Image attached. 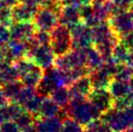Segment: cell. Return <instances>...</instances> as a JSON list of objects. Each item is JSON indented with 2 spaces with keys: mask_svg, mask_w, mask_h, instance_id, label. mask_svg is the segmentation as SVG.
Masks as SVG:
<instances>
[{
  "mask_svg": "<svg viewBox=\"0 0 133 132\" xmlns=\"http://www.w3.org/2000/svg\"><path fill=\"white\" fill-rule=\"evenodd\" d=\"M64 108L66 109L68 117H72L84 126L94 118L101 117V114L88 98L73 97L69 104Z\"/></svg>",
  "mask_w": 133,
  "mask_h": 132,
  "instance_id": "obj_1",
  "label": "cell"
},
{
  "mask_svg": "<svg viewBox=\"0 0 133 132\" xmlns=\"http://www.w3.org/2000/svg\"><path fill=\"white\" fill-rule=\"evenodd\" d=\"M101 117L113 132H122L133 126V106L126 107L124 109L112 108L101 115Z\"/></svg>",
  "mask_w": 133,
  "mask_h": 132,
  "instance_id": "obj_2",
  "label": "cell"
},
{
  "mask_svg": "<svg viewBox=\"0 0 133 132\" xmlns=\"http://www.w3.org/2000/svg\"><path fill=\"white\" fill-rule=\"evenodd\" d=\"M26 43L28 45V52L26 56L31 59L36 65H38L43 70L54 66L56 55L52 51L51 44H36L32 38Z\"/></svg>",
  "mask_w": 133,
  "mask_h": 132,
  "instance_id": "obj_3",
  "label": "cell"
},
{
  "mask_svg": "<svg viewBox=\"0 0 133 132\" xmlns=\"http://www.w3.org/2000/svg\"><path fill=\"white\" fill-rule=\"evenodd\" d=\"M65 85L64 81V74L62 70L58 69L57 67H50L48 69L44 70L43 77L41 79L40 83L37 85V92L43 97L50 96L54 89L58 87Z\"/></svg>",
  "mask_w": 133,
  "mask_h": 132,
  "instance_id": "obj_4",
  "label": "cell"
},
{
  "mask_svg": "<svg viewBox=\"0 0 133 132\" xmlns=\"http://www.w3.org/2000/svg\"><path fill=\"white\" fill-rule=\"evenodd\" d=\"M51 46L56 56L69 52L73 49L70 29L65 25L58 24L51 32Z\"/></svg>",
  "mask_w": 133,
  "mask_h": 132,
  "instance_id": "obj_5",
  "label": "cell"
},
{
  "mask_svg": "<svg viewBox=\"0 0 133 132\" xmlns=\"http://www.w3.org/2000/svg\"><path fill=\"white\" fill-rule=\"evenodd\" d=\"M33 23L37 30L52 32L59 24L58 14L45 6H40L34 17Z\"/></svg>",
  "mask_w": 133,
  "mask_h": 132,
  "instance_id": "obj_6",
  "label": "cell"
},
{
  "mask_svg": "<svg viewBox=\"0 0 133 132\" xmlns=\"http://www.w3.org/2000/svg\"><path fill=\"white\" fill-rule=\"evenodd\" d=\"M85 65H87L85 49H72L65 55L56 56L55 61V66L62 71Z\"/></svg>",
  "mask_w": 133,
  "mask_h": 132,
  "instance_id": "obj_7",
  "label": "cell"
},
{
  "mask_svg": "<svg viewBox=\"0 0 133 132\" xmlns=\"http://www.w3.org/2000/svg\"><path fill=\"white\" fill-rule=\"evenodd\" d=\"M109 24L119 38L133 31V17L129 10H123L109 18Z\"/></svg>",
  "mask_w": 133,
  "mask_h": 132,
  "instance_id": "obj_8",
  "label": "cell"
},
{
  "mask_svg": "<svg viewBox=\"0 0 133 132\" xmlns=\"http://www.w3.org/2000/svg\"><path fill=\"white\" fill-rule=\"evenodd\" d=\"M70 32L73 49H85L93 45L91 27L87 25L83 22L71 27Z\"/></svg>",
  "mask_w": 133,
  "mask_h": 132,
  "instance_id": "obj_9",
  "label": "cell"
},
{
  "mask_svg": "<svg viewBox=\"0 0 133 132\" xmlns=\"http://www.w3.org/2000/svg\"><path fill=\"white\" fill-rule=\"evenodd\" d=\"M88 99L101 115L113 108L115 100L108 88H93V90L89 95Z\"/></svg>",
  "mask_w": 133,
  "mask_h": 132,
  "instance_id": "obj_10",
  "label": "cell"
},
{
  "mask_svg": "<svg viewBox=\"0 0 133 132\" xmlns=\"http://www.w3.org/2000/svg\"><path fill=\"white\" fill-rule=\"evenodd\" d=\"M12 39L27 42L36 31L33 22H13L9 26Z\"/></svg>",
  "mask_w": 133,
  "mask_h": 132,
  "instance_id": "obj_11",
  "label": "cell"
},
{
  "mask_svg": "<svg viewBox=\"0 0 133 132\" xmlns=\"http://www.w3.org/2000/svg\"><path fill=\"white\" fill-rule=\"evenodd\" d=\"M59 24L67 26L69 29L82 22L80 15V6L71 1L70 3L64 4L59 13Z\"/></svg>",
  "mask_w": 133,
  "mask_h": 132,
  "instance_id": "obj_12",
  "label": "cell"
},
{
  "mask_svg": "<svg viewBox=\"0 0 133 132\" xmlns=\"http://www.w3.org/2000/svg\"><path fill=\"white\" fill-rule=\"evenodd\" d=\"M38 6L19 2L12 8V17L14 22H33L38 11Z\"/></svg>",
  "mask_w": 133,
  "mask_h": 132,
  "instance_id": "obj_13",
  "label": "cell"
},
{
  "mask_svg": "<svg viewBox=\"0 0 133 132\" xmlns=\"http://www.w3.org/2000/svg\"><path fill=\"white\" fill-rule=\"evenodd\" d=\"M71 93V98L79 97V98H88L89 95L93 90L92 84L89 79V76H84L78 79L69 87Z\"/></svg>",
  "mask_w": 133,
  "mask_h": 132,
  "instance_id": "obj_14",
  "label": "cell"
},
{
  "mask_svg": "<svg viewBox=\"0 0 133 132\" xmlns=\"http://www.w3.org/2000/svg\"><path fill=\"white\" fill-rule=\"evenodd\" d=\"M62 121L58 116L52 117H40L36 116L34 126L39 132H60Z\"/></svg>",
  "mask_w": 133,
  "mask_h": 132,
  "instance_id": "obj_15",
  "label": "cell"
},
{
  "mask_svg": "<svg viewBox=\"0 0 133 132\" xmlns=\"http://www.w3.org/2000/svg\"><path fill=\"white\" fill-rule=\"evenodd\" d=\"M6 52H7L8 57L15 62L16 60L24 57L27 55L28 52V45L24 41L15 40L11 39V41L8 43V45L5 47Z\"/></svg>",
  "mask_w": 133,
  "mask_h": 132,
  "instance_id": "obj_16",
  "label": "cell"
},
{
  "mask_svg": "<svg viewBox=\"0 0 133 132\" xmlns=\"http://www.w3.org/2000/svg\"><path fill=\"white\" fill-rule=\"evenodd\" d=\"M108 89L111 92L114 99L125 98L131 92V87H130L129 82L117 80L114 78L112 79V81L108 85Z\"/></svg>",
  "mask_w": 133,
  "mask_h": 132,
  "instance_id": "obj_17",
  "label": "cell"
},
{
  "mask_svg": "<svg viewBox=\"0 0 133 132\" xmlns=\"http://www.w3.org/2000/svg\"><path fill=\"white\" fill-rule=\"evenodd\" d=\"M89 79L91 82L93 88H108V85L112 81V77L106 70H104L102 67H99L97 69L92 70L89 73Z\"/></svg>",
  "mask_w": 133,
  "mask_h": 132,
  "instance_id": "obj_18",
  "label": "cell"
},
{
  "mask_svg": "<svg viewBox=\"0 0 133 132\" xmlns=\"http://www.w3.org/2000/svg\"><path fill=\"white\" fill-rule=\"evenodd\" d=\"M61 107L51 97V96H46L43 98L42 104H41L40 110L38 112L37 117H52L58 116L60 113Z\"/></svg>",
  "mask_w": 133,
  "mask_h": 132,
  "instance_id": "obj_19",
  "label": "cell"
},
{
  "mask_svg": "<svg viewBox=\"0 0 133 132\" xmlns=\"http://www.w3.org/2000/svg\"><path fill=\"white\" fill-rule=\"evenodd\" d=\"M19 80V74L14 62L0 63V82L1 84H7L10 82Z\"/></svg>",
  "mask_w": 133,
  "mask_h": 132,
  "instance_id": "obj_20",
  "label": "cell"
},
{
  "mask_svg": "<svg viewBox=\"0 0 133 132\" xmlns=\"http://www.w3.org/2000/svg\"><path fill=\"white\" fill-rule=\"evenodd\" d=\"M85 64L89 69L94 70L101 67L105 59L102 57L100 52L97 51V49L94 46H89L85 49Z\"/></svg>",
  "mask_w": 133,
  "mask_h": 132,
  "instance_id": "obj_21",
  "label": "cell"
},
{
  "mask_svg": "<svg viewBox=\"0 0 133 132\" xmlns=\"http://www.w3.org/2000/svg\"><path fill=\"white\" fill-rule=\"evenodd\" d=\"M43 74H44V70L40 68L38 65H36L31 71H29L24 76H22L21 78V81H22V84L25 87L36 88L43 77Z\"/></svg>",
  "mask_w": 133,
  "mask_h": 132,
  "instance_id": "obj_22",
  "label": "cell"
},
{
  "mask_svg": "<svg viewBox=\"0 0 133 132\" xmlns=\"http://www.w3.org/2000/svg\"><path fill=\"white\" fill-rule=\"evenodd\" d=\"M80 15H81L82 22L85 23L87 25H89V27H93L101 22L96 17L91 4L82 5L80 7Z\"/></svg>",
  "mask_w": 133,
  "mask_h": 132,
  "instance_id": "obj_23",
  "label": "cell"
},
{
  "mask_svg": "<svg viewBox=\"0 0 133 132\" xmlns=\"http://www.w3.org/2000/svg\"><path fill=\"white\" fill-rule=\"evenodd\" d=\"M50 96L61 108H64V107H66L69 104L71 100V93L69 87H66V85L58 87V88H56V89L52 90Z\"/></svg>",
  "mask_w": 133,
  "mask_h": 132,
  "instance_id": "obj_24",
  "label": "cell"
},
{
  "mask_svg": "<svg viewBox=\"0 0 133 132\" xmlns=\"http://www.w3.org/2000/svg\"><path fill=\"white\" fill-rule=\"evenodd\" d=\"M130 49L122 40L114 47L112 57L118 63H128L130 58Z\"/></svg>",
  "mask_w": 133,
  "mask_h": 132,
  "instance_id": "obj_25",
  "label": "cell"
},
{
  "mask_svg": "<svg viewBox=\"0 0 133 132\" xmlns=\"http://www.w3.org/2000/svg\"><path fill=\"white\" fill-rule=\"evenodd\" d=\"M23 84H22L21 80H17L14 82H10L7 84H4L1 85V90L3 91L5 96L9 99V101H14L22 88Z\"/></svg>",
  "mask_w": 133,
  "mask_h": 132,
  "instance_id": "obj_26",
  "label": "cell"
},
{
  "mask_svg": "<svg viewBox=\"0 0 133 132\" xmlns=\"http://www.w3.org/2000/svg\"><path fill=\"white\" fill-rule=\"evenodd\" d=\"M36 116L33 115L32 113H30L28 111H26L23 109L22 113L16 117L15 121L17 122V124L19 125V127L22 130L27 128L29 126L34 125V121H35Z\"/></svg>",
  "mask_w": 133,
  "mask_h": 132,
  "instance_id": "obj_27",
  "label": "cell"
},
{
  "mask_svg": "<svg viewBox=\"0 0 133 132\" xmlns=\"http://www.w3.org/2000/svg\"><path fill=\"white\" fill-rule=\"evenodd\" d=\"M37 93V89L34 88H29V87H25L23 85L22 88L21 89V91L19 92V94L17 95L16 99L13 102H17L21 106H23L31 97H33L35 94Z\"/></svg>",
  "mask_w": 133,
  "mask_h": 132,
  "instance_id": "obj_28",
  "label": "cell"
},
{
  "mask_svg": "<svg viewBox=\"0 0 133 132\" xmlns=\"http://www.w3.org/2000/svg\"><path fill=\"white\" fill-rule=\"evenodd\" d=\"M43 98H44V97L42 95H40L37 92L33 97H31V98L22 106V108H23L24 110L28 111L30 113H32V114L35 115V116H37L38 112L40 110V107H41V104H42V101H43Z\"/></svg>",
  "mask_w": 133,
  "mask_h": 132,
  "instance_id": "obj_29",
  "label": "cell"
},
{
  "mask_svg": "<svg viewBox=\"0 0 133 132\" xmlns=\"http://www.w3.org/2000/svg\"><path fill=\"white\" fill-rule=\"evenodd\" d=\"M60 132H85V126L68 117L63 120Z\"/></svg>",
  "mask_w": 133,
  "mask_h": 132,
  "instance_id": "obj_30",
  "label": "cell"
},
{
  "mask_svg": "<svg viewBox=\"0 0 133 132\" xmlns=\"http://www.w3.org/2000/svg\"><path fill=\"white\" fill-rule=\"evenodd\" d=\"M14 22L12 17V8L0 4V24L10 26Z\"/></svg>",
  "mask_w": 133,
  "mask_h": 132,
  "instance_id": "obj_31",
  "label": "cell"
},
{
  "mask_svg": "<svg viewBox=\"0 0 133 132\" xmlns=\"http://www.w3.org/2000/svg\"><path fill=\"white\" fill-rule=\"evenodd\" d=\"M32 39H33L36 44L39 45L51 44V32L36 29Z\"/></svg>",
  "mask_w": 133,
  "mask_h": 132,
  "instance_id": "obj_32",
  "label": "cell"
},
{
  "mask_svg": "<svg viewBox=\"0 0 133 132\" xmlns=\"http://www.w3.org/2000/svg\"><path fill=\"white\" fill-rule=\"evenodd\" d=\"M11 39L9 26L0 24V48H5Z\"/></svg>",
  "mask_w": 133,
  "mask_h": 132,
  "instance_id": "obj_33",
  "label": "cell"
},
{
  "mask_svg": "<svg viewBox=\"0 0 133 132\" xmlns=\"http://www.w3.org/2000/svg\"><path fill=\"white\" fill-rule=\"evenodd\" d=\"M1 132H22V129L19 127L15 121H6L0 124Z\"/></svg>",
  "mask_w": 133,
  "mask_h": 132,
  "instance_id": "obj_34",
  "label": "cell"
},
{
  "mask_svg": "<svg viewBox=\"0 0 133 132\" xmlns=\"http://www.w3.org/2000/svg\"><path fill=\"white\" fill-rule=\"evenodd\" d=\"M113 1L123 10H129L130 6L133 3V0H113Z\"/></svg>",
  "mask_w": 133,
  "mask_h": 132,
  "instance_id": "obj_35",
  "label": "cell"
},
{
  "mask_svg": "<svg viewBox=\"0 0 133 132\" xmlns=\"http://www.w3.org/2000/svg\"><path fill=\"white\" fill-rule=\"evenodd\" d=\"M19 2V0H0V4L9 8H13Z\"/></svg>",
  "mask_w": 133,
  "mask_h": 132,
  "instance_id": "obj_36",
  "label": "cell"
},
{
  "mask_svg": "<svg viewBox=\"0 0 133 132\" xmlns=\"http://www.w3.org/2000/svg\"><path fill=\"white\" fill-rule=\"evenodd\" d=\"M9 102H10V101H9V99L5 96V94H4L3 91H2V90H1V88H0V108L6 106Z\"/></svg>",
  "mask_w": 133,
  "mask_h": 132,
  "instance_id": "obj_37",
  "label": "cell"
},
{
  "mask_svg": "<svg viewBox=\"0 0 133 132\" xmlns=\"http://www.w3.org/2000/svg\"><path fill=\"white\" fill-rule=\"evenodd\" d=\"M19 2L31 4V5H35V6L40 7L41 4H42V2H43V0H19Z\"/></svg>",
  "mask_w": 133,
  "mask_h": 132,
  "instance_id": "obj_38",
  "label": "cell"
},
{
  "mask_svg": "<svg viewBox=\"0 0 133 132\" xmlns=\"http://www.w3.org/2000/svg\"><path fill=\"white\" fill-rule=\"evenodd\" d=\"M93 0H72V2L75 3L76 5L81 7L82 5H85V4H91Z\"/></svg>",
  "mask_w": 133,
  "mask_h": 132,
  "instance_id": "obj_39",
  "label": "cell"
},
{
  "mask_svg": "<svg viewBox=\"0 0 133 132\" xmlns=\"http://www.w3.org/2000/svg\"><path fill=\"white\" fill-rule=\"evenodd\" d=\"M22 132H39V131H38V129L34 125H32V126H29V127L22 130Z\"/></svg>",
  "mask_w": 133,
  "mask_h": 132,
  "instance_id": "obj_40",
  "label": "cell"
},
{
  "mask_svg": "<svg viewBox=\"0 0 133 132\" xmlns=\"http://www.w3.org/2000/svg\"><path fill=\"white\" fill-rule=\"evenodd\" d=\"M56 1H58L59 3H61V4H67V3H70L72 0H56Z\"/></svg>",
  "mask_w": 133,
  "mask_h": 132,
  "instance_id": "obj_41",
  "label": "cell"
},
{
  "mask_svg": "<svg viewBox=\"0 0 133 132\" xmlns=\"http://www.w3.org/2000/svg\"><path fill=\"white\" fill-rule=\"evenodd\" d=\"M122 132H133V126L128 129H126V130H124V131H122Z\"/></svg>",
  "mask_w": 133,
  "mask_h": 132,
  "instance_id": "obj_42",
  "label": "cell"
},
{
  "mask_svg": "<svg viewBox=\"0 0 133 132\" xmlns=\"http://www.w3.org/2000/svg\"><path fill=\"white\" fill-rule=\"evenodd\" d=\"M129 12L131 13V15H132V17H133V3H132V5L130 6V8H129Z\"/></svg>",
  "mask_w": 133,
  "mask_h": 132,
  "instance_id": "obj_43",
  "label": "cell"
},
{
  "mask_svg": "<svg viewBox=\"0 0 133 132\" xmlns=\"http://www.w3.org/2000/svg\"><path fill=\"white\" fill-rule=\"evenodd\" d=\"M96 1H107V0H96Z\"/></svg>",
  "mask_w": 133,
  "mask_h": 132,
  "instance_id": "obj_44",
  "label": "cell"
},
{
  "mask_svg": "<svg viewBox=\"0 0 133 132\" xmlns=\"http://www.w3.org/2000/svg\"><path fill=\"white\" fill-rule=\"evenodd\" d=\"M1 85H2V84H1V82H0V88H1Z\"/></svg>",
  "mask_w": 133,
  "mask_h": 132,
  "instance_id": "obj_45",
  "label": "cell"
}]
</instances>
